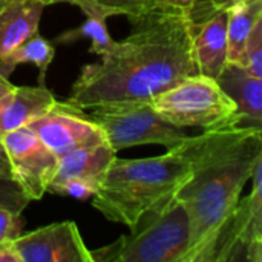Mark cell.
<instances>
[{"instance_id":"5bb4252c","label":"cell","mask_w":262,"mask_h":262,"mask_svg":"<svg viewBox=\"0 0 262 262\" xmlns=\"http://www.w3.org/2000/svg\"><path fill=\"white\" fill-rule=\"evenodd\" d=\"M45 8L37 0H11L0 11V58L38 32Z\"/></svg>"},{"instance_id":"9c48e42d","label":"cell","mask_w":262,"mask_h":262,"mask_svg":"<svg viewBox=\"0 0 262 262\" xmlns=\"http://www.w3.org/2000/svg\"><path fill=\"white\" fill-rule=\"evenodd\" d=\"M28 127L57 157L80 147L106 143L100 126L83 109L68 101H57L49 112L29 123Z\"/></svg>"},{"instance_id":"7c38bea8","label":"cell","mask_w":262,"mask_h":262,"mask_svg":"<svg viewBox=\"0 0 262 262\" xmlns=\"http://www.w3.org/2000/svg\"><path fill=\"white\" fill-rule=\"evenodd\" d=\"M216 81L247 124L262 126V78L255 77L238 63L227 61Z\"/></svg>"},{"instance_id":"7a4b0ae2","label":"cell","mask_w":262,"mask_h":262,"mask_svg":"<svg viewBox=\"0 0 262 262\" xmlns=\"http://www.w3.org/2000/svg\"><path fill=\"white\" fill-rule=\"evenodd\" d=\"M261 127L236 123L193 137L192 170L175 193L192 221L189 262H213L220 232L262 161Z\"/></svg>"},{"instance_id":"f1b7e54d","label":"cell","mask_w":262,"mask_h":262,"mask_svg":"<svg viewBox=\"0 0 262 262\" xmlns=\"http://www.w3.org/2000/svg\"><path fill=\"white\" fill-rule=\"evenodd\" d=\"M40 3H43L45 6H49V5H54V3H60V2H64V0H37Z\"/></svg>"},{"instance_id":"ffe728a7","label":"cell","mask_w":262,"mask_h":262,"mask_svg":"<svg viewBox=\"0 0 262 262\" xmlns=\"http://www.w3.org/2000/svg\"><path fill=\"white\" fill-rule=\"evenodd\" d=\"M241 66L250 74L262 78V17L255 23L243 51Z\"/></svg>"},{"instance_id":"2e32d148","label":"cell","mask_w":262,"mask_h":262,"mask_svg":"<svg viewBox=\"0 0 262 262\" xmlns=\"http://www.w3.org/2000/svg\"><path fill=\"white\" fill-rule=\"evenodd\" d=\"M64 2L78 6L86 15V20L78 28L68 29L61 32L60 35H57L54 41L58 45H68V43H74L86 37L92 41V46H91L92 54L100 55V57L106 54L115 43L107 31V25H106L107 15L89 0H64Z\"/></svg>"},{"instance_id":"4316f807","label":"cell","mask_w":262,"mask_h":262,"mask_svg":"<svg viewBox=\"0 0 262 262\" xmlns=\"http://www.w3.org/2000/svg\"><path fill=\"white\" fill-rule=\"evenodd\" d=\"M14 84L8 80V77H5L2 72H0V109L3 107V104L6 103V100L9 98L11 92L14 91Z\"/></svg>"},{"instance_id":"52a82bcc","label":"cell","mask_w":262,"mask_h":262,"mask_svg":"<svg viewBox=\"0 0 262 262\" xmlns=\"http://www.w3.org/2000/svg\"><path fill=\"white\" fill-rule=\"evenodd\" d=\"M250 180V195L239 200L220 232L213 262H262V161Z\"/></svg>"},{"instance_id":"ac0fdd59","label":"cell","mask_w":262,"mask_h":262,"mask_svg":"<svg viewBox=\"0 0 262 262\" xmlns=\"http://www.w3.org/2000/svg\"><path fill=\"white\" fill-rule=\"evenodd\" d=\"M54 57L55 46L37 32L6 57L0 58V72L9 78V75L20 63H32L38 69V84H45L46 72Z\"/></svg>"},{"instance_id":"8992f818","label":"cell","mask_w":262,"mask_h":262,"mask_svg":"<svg viewBox=\"0 0 262 262\" xmlns=\"http://www.w3.org/2000/svg\"><path fill=\"white\" fill-rule=\"evenodd\" d=\"M91 109L92 121L100 126L106 141L115 152L141 144H161L169 150L190 138L184 127L163 120L150 101L109 103Z\"/></svg>"},{"instance_id":"83f0119b","label":"cell","mask_w":262,"mask_h":262,"mask_svg":"<svg viewBox=\"0 0 262 262\" xmlns=\"http://www.w3.org/2000/svg\"><path fill=\"white\" fill-rule=\"evenodd\" d=\"M0 175H11V166L2 143H0Z\"/></svg>"},{"instance_id":"484cf974","label":"cell","mask_w":262,"mask_h":262,"mask_svg":"<svg viewBox=\"0 0 262 262\" xmlns=\"http://www.w3.org/2000/svg\"><path fill=\"white\" fill-rule=\"evenodd\" d=\"M196 0H154V6L158 8H170V9H180L187 12L190 9V6L195 3Z\"/></svg>"},{"instance_id":"d6986e66","label":"cell","mask_w":262,"mask_h":262,"mask_svg":"<svg viewBox=\"0 0 262 262\" xmlns=\"http://www.w3.org/2000/svg\"><path fill=\"white\" fill-rule=\"evenodd\" d=\"M101 9L107 18L112 15H126L130 20L154 8V0H89Z\"/></svg>"},{"instance_id":"9a60e30c","label":"cell","mask_w":262,"mask_h":262,"mask_svg":"<svg viewBox=\"0 0 262 262\" xmlns=\"http://www.w3.org/2000/svg\"><path fill=\"white\" fill-rule=\"evenodd\" d=\"M115 157L117 152L109 146L107 141L71 150L58 157V166L52 181H60L66 178H81L94 181L100 186L103 175L106 173Z\"/></svg>"},{"instance_id":"cb8c5ba5","label":"cell","mask_w":262,"mask_h":262,"mask_svg":"<svg viewBox=\"0 0 262 262\" xmlns=\"http://www.w3.org/2000/svg\"><path fill=\"white\" fill-rule=\"evenodd\" d=\"M21 213L0 209V241H12L21 235Z\"/></svg>"},{"instance_id":"d4e9b609","label":"cell","mask_w":262,"mask_h":262,"mask_svg":"<svg viewBox=\"0 0 262 262\" xmlns=\"http://www.w3.org/2000/svg\"><path fill=\"white\" fill-rule=\"evenodd\" d=\"M0 262H21L12 241H0Z\"/></svg>"},{"instance_id":"ba28073f","label":"cell","mask_w":262,"mask_h":262,"mask_svg":"<svg viewBox=\"0 0 262 262\" xmlns=\"http://www.w3.org/2000/svg\"><path fill=\"white\" fill-rule=\"evenodd\" d=\"M0 143L6 152L12 178L31 201L41 200L57 172L58 157L28 126L2 135Z\"/></svg>"},{"instance_id":"5b68a950","label":"cell","mask_w":262,"mask_h":262,"mask_svg":"<svg viewBox=\"0 0 262 262\" xmlns=\"http://www.w3.org/2000/svg\"><path fill=\"white\" fill-rule=\"evenodd\" d=\"M149 101L163 120L178 127L212 130L227 124L246 123L218 81L201 74L183 78Z\"/></svg>"},{"instance_id":"6da1fadb","label":"cell","mask_w":262,"mask_h":262,"mask_svg":"<svg viewBox=\"0 0 262 262\" xmlns=\"http://www.w3.org/2000/svg\"><path fill=\"white\" fill-rule=\"evenodd\" d=\"M132 32L86 64L68 103L91 109L123 101H149L186 77L200 74L187 12L154 6L130 20Z\"/></svg>"},{"instance_id":"277c9868","label":"cell","mask_w":262,"mask_h":262,"mask_svg":"<svg viewBox=\"0 0 262 262\" xmlns=\"http://www.w3.org/2000/svg\"><path fill=\"white\" fill-rule=\"evenodd\" d=\"M192 221L175 195L146 210L115 243L91 252L94 262H189Z\"/></svg>"},{"instance_id":"44dd1931","label":"cell","mask_w":262,"mask_h":262,"mask_svg":"<svg viewBox=\"0 0 262 262\" xmlns=\"http://www.w3.org/2000/svg\"><path fill=\"white\" fill-rule=\"evenodd\" d=\"M98 190V184L94 181L81 180V178H66L60 181H52L48 186L49 193L61 195V196H71L75 200H91Z\"/></svg>"},{"instance_id":"7402d4cb","label":"cell","mask_w":262,"mask_h":262,"mask_svg":"<svg viewBox=\"0 0 262 262\" xmlns=\"http://www.w3.org/2000/svg\"><path fill=\"white\" fill-rule=\"evenodd\" d=\"M29 203L31 200L12 175H0V209L21 213Z\"/></svg>"},{"instance_id":"e0dca14e","label":"cell","mask_w":262,"mask_h":262,"mask_svg":"<svg viewBox=\"0 0 262 262\" xmlns=\"http://www.w3.org/2000/svg\"><path fill=\"white\" fill-rule=\"evenodd\" d=\"M227 12V61L241 64L244 45L262 17V0H244L232 5Z\"/></svg>"},{"instance_id":"8fae6325","label":"cell","mask_w":262,"mask_h":262,"mask_svg":"<svg viewBox=\"0 0 262 262\" xmlns=\"http://www.w3.org/2000/svg\"><path fill=\"white\" fill-rule=\"evenodd\" d=\"M193 57L201 75L216 80L227 63V12L192 26Z\"/></svg>"},{"instance_id":"4fadbf2b","label":"cell","mask_w":262,"mask_h":262,"mask_svg":"<svg viewBox=\"0 0 262 262\" xmlns=\"http://www.w3.org/2000/svg\"><path fill=\"white\" fill-rule=\"evenodd\" d=\"M57 103L46 84L15 86L0 109V137L28 126L38 117L49 112Z\"/></svg>"},{"instance_id":"30bf717a","label":"cell","mask_w":262,"mask_h":262,"mask_svg":"<svg viewBox=\"0 0 262 262\" xmlns=\"http://www.w3.org/2000/svg\"><path fill=\"white\" fill-rule=\"evenodd\" d=\"M12 243L21 262H94L74 221L35 229Z\"/></svg>"},{"instance_id":"603a6c76","label":"cell","mask_w":262,"mask_h":262,"mask_svg":"<svg viewBox=\"0 0 262 262\" xmlns=\"http://www.w3.org/2000/svg\"><path fill=\"white\" fill-rule=\"evenodd\" d=\"M239 2L244 0H196L187 11V18L192 26L200 25Z\"/></svg>"},{"instance_id":"f546056e","label":"cell","mask_w":262,"mask_h":262,"mask_svg":"<svg viewBox=\"0 0 262 262\" xmlns=\"http://www.w3.org/2000/svg\"><path fill=\"white\" fill-rule=\"evenodd\" d=\"M9 2H11V0H0V11H2V9H3Z\"/></svg>"},{"instance_id":"3957f363","label":"cell","mask_w":262,"mask_h":262,"mask_svg":"<svg viewBox=\"0 0 262 262\" xmlns=\"http://www.w3.org/2000/svg\"><path fill=\"white\" fill-rule=\"evenodd\" d=\"M192 140L193 137L160 157H115L92 196V206L109 221L130 229L146 210L170 200L189 178Z\"/></svg>"}]
</instances>
